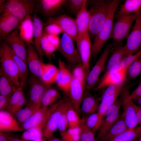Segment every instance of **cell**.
Instances as JSON below:
<instances>
[{
	"mask_svg": "<svg viewBox=\"0 0 141 141\" xmlns=\"http://www.w3.org/2000/svg\"><path fill=\"white\" fill-rule=\"evenodd\" d=\"M104 116L97 112L81 119L85 125L95 134L98 131L102 125Z\"/></svg>",
	"mask_w": 141,
	"mask_h": 141,
	"instance_id": "cell-34",
	"label": "cell"
},
{
	"mask_svg": "<svg viewBox=\"0 0 141 141\" xmlns=\"http://www.w3.org/2000/svg\"><path fill=\"white\" fill-rule=\"evenodd\" d=\"M12 93L7 95H0V110H6Z\"/></svg>",
	"mask_w": 141,
	"mask_h": 141,
	"instance_id": "cell-53",
	"label": "cell"
},
{
	"mask_svg": "<svg viewBox=\"0 0 141 141\" xmlns=\"http://www.w3.org/2000/svg\"><path fill=\"white\" fill-rule=\"evenodd\" d=\"M128 129L123 113L119 115L115 122L100 141H110Z\"/></svg>",
	"mask_w": 141,
	"mask_h": 141,
	"instance_id": "cell-29",
	"label": "cell"
},
{
	"mask_svg": "<svg viewBox=\"0 0 141 141\" xmlns=\"http://www.w3.org/2000/svg\"><path fill=\"white\" fill-rule=\"evenodd\" d=\"M4 40L10 45L14 53L27 64V44L20 37L18 28L7 36Z\"/></svg>",
	"mask_w": 141,
	"mask_h": 141,
	"instance_id": "cell-17",
	"label": "cell"
},
{
	"mask_svg": "<svg viewBox=\"0 0 141 141\" xmlns=\"http://www.w3.org/2000/svg\"><path fill=\"white\" fill-rule=\"evenodd\" d=\"M44 32L51 34L58 35L63 32L61 28L57 25L51 24L45 26L43 28Z\"/></svg>",
	"mask_w": 141,
	"mask_h": 141,
	"instance_id": "cell-50",
	"label": "cell"
},
{
	"mask_svg": "<svg viewBox=\"0 0 141 141\" xmlns=\"http://www.w3.org/2000/svg\"><path fill=\"white\" fill-rule=\"evenodd\" d=\"M80 127L68 128L65 131L60 133L63 141H79Z\"/></svg>",
	"mask_w": 141,
	"mask_h": 141,
	"instance_id": "cell-43",
	"label": "cell"
},
{
	"mask_svg": "<svg viewBox=\"0 0 141 141\" xmlns=\"http://www.w3.org/2000/svg\"><path fill=\"white\" fill-rule=\"evenodd\" d=\"M42 134H43L42 129L38 127L31 128L25 130L21 138L25 141H33Z\"/></svg>",
	"mask_w": 141,
	"mask_h": 141,
	"instance_id": "cell-46",
	"label": "cell"
},
{
	"mask_svg": "<svg viewBox=\"0 0 141 141\" xmlns=\"http://www.w3.org/2000/svg\"><path fill=\"white\" fill-rule=\"evenodd\" d=\"M99 105L97 98L90 92L85 94L80 108L82 118L95 113L98 110Z\"/></svg>",
	"mask_w": 141,
	"mask_h": 141,
	"instance_id": "cell-28",
	"label": "cell"
},
{
	"mask_svg": "<svg viewBox=\"0 0 141 141\" xmlns=\"http://www.w3.org/2000/svg\"><path fill=\"white\" fill-rule=\"evenodd\" d=\"M73 42L69 36L63 33L57 51L64 56L68 63L75 65L82 63L79 53L75 47Z\"/></svg>",
	"mask_w": 141,
	"mask_h": 141,
	"instance_id": "cell-9",
	"label": "cell"
},
{
	"mask_svg": "<svg viewBox=\"0 0 141 141\" xmlns=\"http://www.w3.org/2000/svg\"><path fill=\"white\" fill-rule=\"evenodd\" d=\"M58 72V68L54 65L43 63L41 79L45 83L50 85L56 82Z\"/></svg>",
	"mask_w": 141,
	"mask_h": 141,
	"instance_id": "cell-33",
	"label": "cell"
},
{
	"mask_svg": "<svg viewBox=\"0 0 141 141\" xmlns=\"http://www.w3.org/2000/svg\"><path fill=\"white\" fill-rule=\"evenodd\" d=\"M75 42L82 63L86 69L90 72V62L92 45L89 32L77 38Z\"/></svg>",
	"mask_w": 141,
	"mask_h": 141,
	"instance_id": "cell-19",
	"label": "cell"
},
{
	"mask_svg": "<svg viewBox=\"0 0 141 141\" xmlns=\"http://www.w3.org/2000/svg\"><path fill=\"white\" fill-rule=\"evenodd\" d=\"M41 107L40 105L27 103L25 107L18 111L14 116L20 125L28 119Z\"/></svg>",
	"mask_w": 141,
	"mask_h": 141,
	"instance_id": "cell-35",
	"label": "cell"
},
{
	"mask_svg": "<svg viewBox=\"0 0 141 141\" xmlns=\"http://www.w3.org/2000/svg\"><path fill=\"white\" fill-rule=\"evenodd\" d=\"M136 103L139 105L141 106V97L135 100Z\"/></svg>",
	"mask_w": 141,
	"mask_h": 141,
	"instance_id": "cell-59",
	"label": "cell"
},
{
	"mask_svg": "<svg viewBox=\"0 0 141 141\" xmlns=\"http://www.w3.org/2000/svg\"><path fill=\"white\" fill-rule=\"evenodd\" d=\"M58 103V101L49 107H41L28 119L20 125L23 131L34 127L39 128L43 130L49 117Z\"/></svg>",
	"mask_w": 141,
	"mask_h": 141,
	"instance_id": "cell-8",
	"label": "cell"
},
{
	"mask_svg": "<svg viewBox=\"0 0 141 141\" xmlns=\"http://www.w3.org/2000/svg\"><path fill=\"white\" fill-rule=\"evenodd\" d=\"M33 45L27 44V63L32 75L41 79L44 62L40 58L35 47Z\"/></svg>",
	"mask_w": 141,
	"mask_h": 141,
	"instance_id": "cell-18",
	"label": "cell"
},
{
	"mask_svg": "<svg viewBox=\"0 0 141 141\" xmlns=\"http://www.w3.org/2000/svg\"><path fill=\"white\" fill-rule=\"evenodd\" d=\"M131 96L134 100L141 97V81L137 87L131 94Z\"/></svg>",
	"mask_w": 141,
	"mask_h": 141,
	"instance_id": "cell-55",
	"label": "cell"
},
{
	"mask_svg": "<svg viewBox=\"0 0 141 141\" xmlns=\"http://www.w3.org/2000/svg\"><path fill=\"white\" fill-rule=\"evenodd\" d=\"M69 98H66L60 100L58 105L48 119L42 130L43 136L46 139L54 135L57 129L59 118L67 105Z\"/></svg>",
	"mask_w": 141,
	"mask_h": 141,
	"instance_id": "cell-13",
	"label": "cell"
},
{
	"mask_svg": "<svg viewBox=\"0 0 141 141\" xmlns=\"http://www.w3.org/2000/svg\"><path fill=\"white\" fill-rule=\"evenodd\" d=\"M20 22L15 16L5 10L0 17V39L4 41L5 37L17 28Z\"/></svg>",
	"mask_w": 141,
	"mask_h": 141,
	"instance_id": "cell-21",
	"label": "cell"
},
{
	"mask_svg": "<svg viewBox=\"0 0 141 141\" xmlns=\"http://www.w3.org/2000/svg\"><path fill=\"white\" fill-rule=\"evenodd\" d=\"M23 131L14 116L6 110H0V131Z\"/></svg>",
	"mask_w": 141,
	"mask_h": 141,
	"instance_id": "cell-24",
	"label": "cell"
},
{
	"mask_svg": "<svg viewBox=\"0 0 141 141\" xmlns=\"http://www.w3.org/2000/svg\"><path fill=\"white\" fill-rule=\"evenodd\" d=\"M34 24V45L41 60H44V54L41 45V41L43 35V28L45 26L44 23L34 12L32 17Z\"/></svg>",
	"mask_w": 141,
	"mask_h": 141,
	"instance_id": "cell-23",
	"label": "cell"
},
{
	"mask_svg": "<svg viewBox=\"0 0 141 141\" xmlns=\"http://www.w3.org/2000/svg\"><path fill=\"white\" fill-rule=\"evenodd\" d=\"M90 19L87 2L78 13L75 19L78 33L77 38L89 32Z\"/></svg>",
	"mask_w": 141,
	"mask_h": 141,
	"instance_id": "cell-27",
	"label": "cell"
},
{
	"mask_svg": "<svg viewBox=\"0 0 141 141\" xmlns=\"http://www.w3.org/2000/svg\"><path fill=\"white\" fill-rule=\"evenodd\" d=\"M118 96H116L111 100L105 102H101L99 104L98 112L103 115L108 109L112 106L116 100Z\"/></svg>",
	"mask_w": 141,
	"mask_h": 141,
	"instance_id": "cell-51",
	"label": "cell"
},
{
	"mask_svg": "<svg viewBox=\"0 0 141 141\" xmlns=\"http://www.w3.org/2000/svg\"><path fill=\"white\" fill-rule=\"evenodd\" d=\"M1 68L19 86H20L19 71L14 58L12 49L5 41L1 42L0 46Z\"/></svg>",
	"mask_w": 141,
	"mask_h": 141,
	"instance_id": "cell-3",
	"label": "cell"
},
{
	"mask_svg": "<svg viewBox=\"0 0 141 141\" xmlns=\"http://www.w3.org/2000/svg\"><path fill=\"white\" fill-rule=\"evenodd\" d=\"M134 107L136 110L137 118L138 125L141 126V106L137 105L135 104Z\"/></svg>",
	"mask_w": 141,
	"mask_h": 141,
	"instance_id": "cell-56",
	"label": "cell"
},
{
	"mask_svg": "<svg viewBox=\"0 0 141 141\" xmlns=\"http://www.w3.org/2000/svg\"><path fill=\"white\" fill-rule=\"evenodd\" d=\"M86 84L73 79L71 83L68 94L75 110L80 115L81 103L84 96Z\"/></svg>",
	"mask_w": 141,
	"mask_h": 141,
	"instance_id": "cell-20",
	"label": "cell"
},
{
	"mask_svg": "<svg viewBox=\"0 0 141 141\" xmlns=\"http://www.w3.org/2000/svg\"><path fill=\"white\" fill-rule=\"evenodd\" d=\"M121 106L120 96L104 114L102 124L96 137L97 141H100L116 121L120 115L119 111Z\"/></svg>",
	"mask_w": 141,
	"mask_h": 141,
	"instance_id": "cell-10",
	"label": "cell"
},
{
	"mask_svg": "<svg viewBox=\"0 0 141 141\" xmlns=\"http://www.w3.org/2000/svg\"><path fill=\"white\" fill-rule=\"evenodd\" d=\"M9 132L0 131V141H11L16 136Z\"/></svg>",
	"mask_w": 141,
	"mask_h": 141,
	"instance_id": "cell-54",
	"label": "cell"
},
{
	"mask_svg": "<svg viewBox=\"0 0 141 141\" xmlns=\"http://www.w3.org/2000/svg\"><path fill=\"white\" fill-rule=\"evenodd\" d=\"M23 89L20 86L12 93L6 110L14 116L28 103Z\"/></svg>",
	"mask_w": 141,
	"mask_h": 141,
	"instance_id": "cell-25",
	"label": "cell"
},
{
	"mask_svg": "<svg viewBox=\"0 0 141 141\" xmlns=\"http://www.w3.org/2000/svg\"><path fill=\"white\" fill-rule=\"evenodd\" d=\"M75 65L72 72L73 79L86 84L89 71L82 63Z\"/></svg>",
	"mask_w": 141,
	"mask_h": 141,
	"instance_id": "cell-41",
	"label": "cell"
},
{
	"mask_svg": "<svg viewBox=\"0 0 141 141\" xmlns=\"http://www.w3.org/2000/svg\"><path fill=\"white\" fill-rule=\"evenodd\" d=\"M41 45L44 55L51 60L52 55L55 51H57V49L49 42L44 32L41 40Z\"/></svg>",
	"mask_w": 141,
	"mask_h": 141,
	"instance_id": "cell-47",
	"label": "cell"
},
{
	"mask_svg": "<svg viewBox=\"0 0 141 141\" xmlns=\"http://www.w3.org/2000/svg\"><path fill=\"white\" fill-rule=\"evenodd\" d=\"M6 0H0V13L1 14L5 10V3Z\"/></svg>",
	"mask_w": 141,
	"mask_h": 141,
	"instance_id": "cell-57",
	"label": "cell"
},
{
	"mask_svg": "<svg viewBox=\"0 0 141 141\" xmlns=\"http://www.w3.org/2000/svg\"><path fill=\"white\" fill-rule=\"evenodd\" d=\"M44 34L49 42L56 48L57 49L60 45L61 41L58 36L48 34L44 32Z\"/></svg>",
	"mask_w": 141,
	"mask_h": 141,
	"instance_id": "cell-52",
	"label": "cell"
},
{
	"mask_svg": "<svg viewBox=\"0 0 141 141\" xmlns=\"http://www.w3.org/2000/svg\"><path fill=\"white\" fill-rule=\"evenodd\" d=\"M126 56L124 46L122 45L112 48L110 57L105 68V72L116 69Z\"/></svg>",
	"mask_w": 141,
	"mask_h": 141,
	"instance_id": "cell-30",
	"label": "cell"
},
{
	"mask_svg": "<svg viewBox=\"0 0 141 141\" xmlns=\"http://www.w3.org/2000/svg\"><path fill=\"white\" fill-rule=\"evenodd\" d=\"M29 83V101L28 103L39 105L41 106V101L43 97L50 85L43 82L41 79L32 75L30 77Z\"/></svg>",
	"mask_w": 141,
	"mask_h": 141,
	"instance_id": "cell-14",
	"label": "cell"
},
{
	"mask_svg": "<svg viewBox=\"0 0 141 141\" xmlns=\"http://www.w3.org/2000/svg\"><path fill=\"white\" fill-rule=\"evenodd\" d=\"M138 14L133 13L120 17L114 23L111 38L113 42L110 44L113 48L122 45V42L127 39L132 24L136 19Z\"/></svg>",
	"mask_w": 141,
	"mask_h": 141,
	"instance_id": "cell-4",
	"label": "cell"
},
{
	"mask_svg": "<svg viewBox=\"0 0 141 141\" xmlns=\"http://www.w3.org/2000/svg\"><path fill=\"white\" fill-rule=\"evenodd\" d=\"M51 24L58 25L63 33L69 36L74 41H76L78 33L75 19L66 14H61L48 19L45 23V26Z\"/></svg>",
	"mask_w": 141,
	"mask_h": 141,
	"instance_id": "cell-11",
	"label": "cell"
},
{
	"mask_svg": "<svg viewBox=\"0 0 141 141\" xmlns=\"http://www.w3.org/2000/svg\"><path fill=\"white\" fill-rule=\"evenodd\" d=\"M58 73L56 81L57 86L63 92L68 93L73 79L72 73L67 68L65 62L59 58L58 61Z\"/></svg>",
	"mask_w": 141,
	"mask_h": 141,
	"instance_id": "cell-22",
	"label": "cell"
},
{
	"mask_svg": "<svg viewBox=\"0 0 141 141\" xmlns=\"http://www.w3.org/2000/svg\"><path fill=\"white\" fill-rule=\"evenodd\" d=\"M128 67L105 72L98 82L94 90H98L111 85L124 84L126 82Z\"/></svg>",
	"mask_w": 141,
	"mask_h": 141,
	"instance_id": "cell-16",
	"label": "cell"
},
{
	"mask_svg": "<svg viewBox=\"0 0 141 141\" xmlns=\"http://www.w3.org/2000/svg\"><path fill=\"white\" fill-rule=\"evenodd\" d=\"M124 83L111 85L107 86L101 96V102H107L118 96Z\"/></svg>",
	"mask_w": 141,
	"mask_h": 141,
	"instance_id": "cell-40",
	"label": "cell"
},
{
	"mask_svg": "<svg viewBox=\"0 0 141 141\" xmlns=\"http://www.w3.org/2000/svg\"><path fill=\"white\" fill-rule=\"evenodd\" d=\"M141 136V126L122 132L110 141H135Z\"/></svg>",
	"mask_w": 141,
	"mask_h": 141,
	"instance_id": "cell-37",
	"label": "cell"
},
{
	"mask_svg": "<svg viewBox=\"0 0 141 141\" xmlns=\"http://www.w3.org/2000/svg\"><path fill=\"white\" fill-rule=\"evenodd\" d=\"M17 27L21 39L26 43L34 45V26L32 17L31 15L27 16L20 22Z\"/></svg>",
	"mask_w": 141,
	"mask_h": 141,
	"instance_id": "cell-26",
	"label": "cell"
},
{
	"mask_svg": "<svg viewBox=\"0 0 141 141\" xmlns=\"http://www.w3.org/2000/svg\"><path fill=\"white\" fill-rule=\"evenodd\" d=\"M80 127L79 141H97L95 134L85 125L82 119Z\"/></svg>",
	"mask_w": 141,
	"mask_h": 141,
	"instance_id": "cell-45",
	"label": "cell"
},
{
	"mask_svg": "<svg viewBox=\"0 0 141 141\" xmlns=\"http://www.w3.org/2000/svg\"><path fill=\"white\" fill-rule=\"evenodd\" d=\"M112 47L107 45L100 57L96 62L87 77L84 94L87 93L97 84L99 76L104 70L108 57L111 53Z\"/></svg>",
	"mask_w": 141,
	"mask_h": 141,
	"instance_id": "cell-7",
	"label": "cell"
},
{
	"mask_svg": "<svg viewBox=\"0 0 141 141\" xmlns=\"http://www.w3.org/2000/svg\"><path fill=\"white\" fill-rule=\"evenodd\" d=\"M135 21L124 46L126 56L134 54L141 47V11L138 14Z\"/></svg>",
	"mask_w": 141,
	"mask_h": 141,
	"instance_id": "cell-12",
	"label": "cell"
},
{
	"mask_svg": "<svg viewBox=\"0 0 141 141\" xmlns=\"http://www.w3.org/2000/svg\"><path fill=\"white\" fill-rule=\"evenodd\" d=\"M85 0H67L66 4L68 12L76 16L87 2Z\"/></svg>",
	"mask_w": 141,
	"mask_h": 141,
	"instance_id": "cell-44",
	"label": "cell"
},
{
	"mask_svg": "<svg viewBox=\"0 0 141 141\" xmlns=\"http://www.w3.org/2000/svg\"><path fill=\"white\" fill-rule=\"evenodd\" d=\"M67 115L69 128H74L80 127L81 119L75 109L71 100L67 108Z\"/></svg>",
	"mask_w": 141,
	"mask_h": 141,
	"instance_id": "cell-39",
	"label": "cell"
},
{
	"mask_svg": "<svg viewBox=\"0 0 141 141\" xmlns=\"http://www.w3.org/2000/svg\"><path fill=\"white\" fill-rule=\"evenodd\" d=\"M141 74V57L133 62L128 69L126 81L138 77Z\"/></svg>",
	"mask_w": 141,
	"mask_h": 141,
	"instance_id": "cell-42",
	"label": "cell"
},
{
	"mask_svg": "<svg viewBox=\"0 0 141 141\" xmlns=\"http://www.w3.org/2000/svg\"><path fill=\"white\" fill-rule=\"evenodd\" d=\"M60 96V93L57 89L50 87L46 91L43 97L41 107H48L54 105Z\"/></svg>",
	"mask_w": 141,
	"mask_h": 141,
	"instance_id": "cell-38",
	"label": "cell"
},
{
	"mask_svg": "<svg viewBox=\"0 0 141 141\" xmlns=\"http://www.w3.org/2000/svg\"><path fill=\"white\" fill-rule=\"evenodd\" d=\"M119 2L113 0L108 16L94 39L91 48V56L93 58H96L104 45L111 38L114 19Z\"/></svg>",
	"mask_w": 141,
	"mask_h": 141,
	"instance_id": "cell-2",
	"label": "cell"
},
{
	"mask_svg": "<svg viewBox=\"0 0 141 141\" xmlns=\"http://www.w3.org/2000/svg\"><path fill=\"white\" fill-rule=\"evenodd\" d=\"M11 141H25L21 138L20 139L15 137H14L11 140Z\"/></svg>",
	"mask_w": 141,
	"mask_h": 141,
	"instance_id": "cell-60",
	"label": "cell"
},
{
	"mask_svg": "<svg viewBox=\"0 0 141 141\" xmlns=\"http://www.w3.org/2000/svg\"><path fill=\"white\" fill-rule=\"evenodd\" d=\"M125 83L120 91V97L127 126L129 129H131L136 127L138 123L134 107L135 104L131 96L129 87Z\"/></svg>",
	"mask_w": 141,
	"mask_h": 141,
	"instance_id": "cell-6",
	"label": "cell"
},
{
	"mask_svg": "<svg viewBox=\"0 0 141 141\" xmlns=\"http://www.w3.org/2000/svg\"><path fill=\"white\" fill-rule=\"evenodd\" d=\"M113 0H92L89 11V32L91 39L95 38L108 15Z\"/></svg>",
	"mask_w": 141,
	"mask_h": 141,
	"instance_id": "cell-1",
	"label": "cell"
},
{
	"mask_svg": "<svg viewBox=\"0 0 141 141\" xmlns=\"http://www.w3.org/2000/svg\"><path fill=\"white\" fill-rule=\"evenodd\" d=\"M138 141H141V136L139 138Z\"/></svg>",
	"mask_w": 141,
	"mask_h": 141,
	"instance_id": "cell-61",
	"label": "cell"
},
{
	"mask_svg": "<svg viewBox=\"0 0 141 141\" xmlns=\"http://www.w3.org/2000/svg\"><path fill=\"white\" fill-rule=\"evenodd\" d=\"M141 9V0H126L121 6L115 15L117 19L130 14H139Z\"/></svg>",
	"mask_w": 141,
	"mask_h": 141,
	"instance_id": "cell-31",
	"label": "cell"
},
{
	"mask_svg": "<svg viewBox=\"0 0 141 141\" xmlns=\"http://www.w3.org/2000/svg\"><path fill=\"white\" fill-rule=\"evenodd\" d=\"M141 57V50L136 54L125 57L118 66L114 70H118L128 67L134 61Z\"/></svg>",
	"mask_w": 141,
	"mask_h": 141,
	"instance_id": "cell-49",
	"label": "cell"
},
{
	"mask_svg": "<svg viewBox=\"0 0 141 141\" xmlns=\"http://www.w3.org/2000/svg\"><path fill=\"white\" fill-rule=\"evenodd\" d=\"M67 1L66 0H38L34 12L48 19L53 17L59 11Z\"/></svg>",
	"mask_w": 141,
	"mask_h": 141,
	"instance_id": "cell-15",
	"label": "cell"
},
{
	"mask_svg": "<svg viewBox=\"0 0 141 141\" xmlns=\"http://www.w3.org/2000/svg\"><path fill=\"white\" fill-rule=\"evenodd\" d=\"M38 1L36 0H6L5 10L16 17L20 23L27 16L33 14Z\"/></svg>",
	"mask_w": 141,
	"mask_h": 141,
	"instance_id": "cell-5",
	"label": "cell"
},
{
	"mask_svg": "<svg viewBox=\"0 0 141 141\" xmlns=\"http://www.w3.org/2000/svg\"><path fill=\"white\" fill-rule=\"evenodd\" d=\"M19 87L0 68V95L12 93Z\"/></svg>",
	"mask_w": 141,
	"mask_h": 141,
	"instance_id": "cell-32",
	"label": "cell"
},
{
	"mask_svg": "<svg viewBox=\"0 0 141 141\" xmlns=\"http://www.w3.org/2000/svg\"><path fill=\"white\" fill-rule=\"evenodd\" d=\"M70 100L69 97L67 105L61 114L58 121L57 129L60 133L65 131L68 128L69 125L67 115V109Z\"/></svg>",
	"mask_w": 141,
	"mask_h": 141,
	"instance_id": "cell-48",
	"label": "cell"
},
{
	"mask_svg": "<svg viewBox=\"0 0 141 141\" xmlns=\"http://www.w3.org/2000/svg\"><path fill=\"white\" fill-rule=\"evenodd\" d=\"M47 141H63L61 138H59L53 135L47 139Z\"/></svg>",
	"mask_w": 141,
	"mask_h": 141,
	"instance_id": "cell-58",
	"label": "cell"
},
{
	"mask_svg": "<svg viewBox=\"0 0 141 141\" xmlns=\"http://www.w3.org/2000/svg\"><path fill=\"white\" fill-rule=\"evenodd\" d=\"M12 52L18 69L20 86L23 89L27 81L28 68L27 64L23 60L17 56L13 50Z\"/></svg>",
	"mask_w": 141,
	"mask_h": 141,
	"instance_id": "cell-36",
	"label": "cell"
}]
</instances>
